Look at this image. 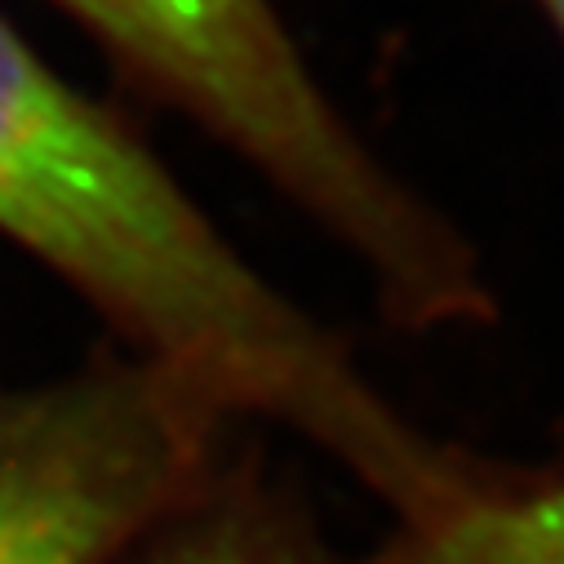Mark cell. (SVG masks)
<instances>
[{
  "instance_id": "cell-1",
  "label": "cell",
  "mask_w": 564,
  "mask_h": 564,
  "mask_svg": "<svg viewBox=\"0 0 564 564\" xmlns=\"http://www.w3.org/2000/svg\"><path fill=\"white\" fill-rule=\"evenodd\" d=\"M0 236L231 422H275L347 467L395 524L458 502L480 458L409 422L347 343L218 231L111 107L0 14Z\"/></svg>"
},
{
  "instance_id": "cell-2",
  "label": "cell",
  "mask_w": 564,
  "mask_h": 564,
  "mask_svg": "<svg viewBox=\"0 0 564 564\" xmlns=\"http://www.w3.org/2000/svg\"><path fill=\"white\" fill-rule=\"evenodd\" d=\"M120 80L187 116L365 275L404 329L480 325L494 290L476 245L338 111L275 0H54Z\"/></svg>"
},
{
  "instance_id": "cell-3",
  "label": "cell",
  "mask_w": 564,
  "mask_h": 564,
  "mask_svg": "<svg viewBox=\"0 0 564 564\" xmlns=\"http://www.w3.org/2000/svg\"><path fill=\"white\" fill-rule=\"evenodd\" d=\"M231 417L129 351L0 387V564H120L223 467Z\"/></svg>"
},
{
  "instance_id": "cell-4",
  "label": "cell",
  "mask_w": 564,
  "mask_h": 564,
  "mask_svg": "<svg viewBox=\"0 0 564 564\" xmlns=\"http://www.w3.org/2000/svg\"><path fill=\"white\" fill-rule=\"evenodd\" d=\"M369 564H564V467H489L458 502L395 524Z\"/></svg>"
},
{
  "instance_id": "cell-5",
  "label": "cell",
  "mask_w": 564,
  "mask_h": 564,
  "mask_svg": "<svg viewBox=\"0 0 564 564\" xmlns=\"http://www.w3.org/2000/svg\"><path fill=\"white\" fill-rule=\"evenodd\" d=\"M129 564H334V555L290 494L253 471L218 467L129 551Z\"/></svg>"
},
{
  "instance_id": "cell-6",
  "label": "cell",
  "mask_w": 564,
  "mask_h": 564,
  "mask_svg": "<svg viewBox=\"0 0 564 564\" xmlns=\"http://www.w3.org/2000/svg\"><path fill=\"white\" fill-rule=\"evenodd\" d=\"M538 10L546 14V23L555 28V36H560V45H564V0H538Z\"/></svg>"
}]
</instances>
